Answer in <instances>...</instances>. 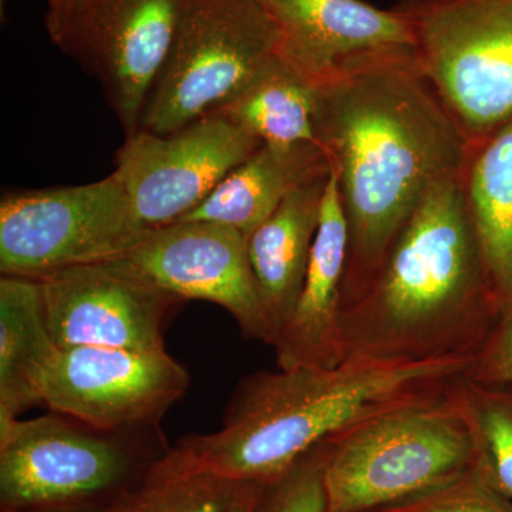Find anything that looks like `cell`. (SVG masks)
Returning <instances> with one entry per match:
<instances>
[{
	"mask_svg": "<svg viewBox=\"0 0 512 512\" xmlns=\"http://www.w3.org/2000/svg\"><path fill=\"white\" fill-rule=\"evenodd\" d=\"M316 87V144L348 228L342 311L373 281L426 192L466 171L473 144L416 49L360 60Z\"/></svg>",
	"mask_w": 512,
	"mask_h": 512,
	"instance_id": "cell-1",
	"label": "cell"
},
{
	"mask_svg": "<svg viewBox=\"0 0 512 512\" xmlns=\"http://www.w3.org/2000/svg\"><path fill=\"white\" fill-rule=\"evenodd\" d=\"M464 173L426 192L373 281L340 311L342 363L474 360L503 319Z\"/></svg>",
	"mask_w": 512,
	"mask_h": 512,
	"instance_id": "cell-2",
	"label": "cell"
},
{
	"mask_svg": "<svg viewBox=\"0 0 512 512\" xmlns=\"http://www.w3.org/2000/svg\"><path fill=\"white\" fill-rule=\"evenodd\" d=\"M471 363L343 362L254 373L235 389L220 430L191 434L177 447L210 473L265 485L340 431L447 393Z\"/></svg>",
	"mask_w": 512,
	"mask_h": 512,
	"instance_id": "cell-3",
	"label": "cell"
},
{
	"mask_svg": "<svg viewBox=\"0 0 512 512\" xmlns=\"http://www.w3.org/2000/svg\"><path fill=\"white\" fill-rule=\"evenodd\" d=\"M454 386L330 437L329 512H375L450 483L476 466V443Z\"/></svg>",
	"mask_w": 512,
	"mask_h": 512,
	"instance_id": "cell-4",
	"label": "cell"
},
{
	"mask_svg": "<svg viewBox=\"0 0 512 512\" xmlns=\"http://www.w3.org/2000/svg\"><path fill=\"white\" fill-rule=\"evenodd\" d=\"M394 8L473 147L512 120V0H400Z\"/></svg>",
	"mask_w": 512,
	"mask_h": 512,
	"instance_id": "cell-5",
	"label": "cell"
},
{
	"mask_svg": "<svg viewBox=\"0 0 512 512\" xmlns=\"http://www.w3.org/2000/svg\"><path fill=\"white\" fill-rule=\"evenodd\" d=\"M278 42V23L259 0H188L138 130L170 134L214 113L275 55Z\"/></svg>",
	"mask_w": 512,
	"mask_h": 512,
	"instance_id": "cell-6",
	"label": "cell"
},
{
	"mask_svg": "<svg viewBox=\"0 0 512 512\" xmlns=\"http://www.w3.org/2000/svg\"><path fill=\"white\" fill-rule=\"evenodd\" d=\"M148 231L114 173L76 187L8 192L0 202V272L37 279L110 261Z\"/></svg>",
	"mask_w": 512,
	"mask_h": 512,
	"instance_id": "cell-7",
	"label": "cell"
},
{
	"mask_svg": "<svg viewBox=\"0 0 512 512\" xmlns=\"http://www.w3.org/2000/svg\"><path fill=\"white\" fill-rule=\"evenodd\" d=\"M188 0H66L47 12L57 47L96 77L126 136L136 133Z\"/></svg>",
	"mask_w": 512,
	"mask_h": 512,
	"instance_id": "cell-8",
	"label": "cell"
},
{
	"mask_svg": "<svg viewBox=\"0 0 512 512\" xmlns=\"http://www.w3.org/2000/svg\"><path fill=\"white\" fill-rule=\"evenodd\" d=\"M262 141L212 113L170 134L138 130L116 156V177L137 220L156 229L187 217Z\"/></svg>",
	"mask_w": 512,
	"mask_h": 512,
	"instance_id": "cell-9",
	"label": "cell"
},
{
	"mask_svg": "<svg viewBox=\"0 0 512 512\" xmlns=\"http://www.w3.org/2000/svg\"><path fill=\"white\" fill-rule=\"evenodd\" d=\"M190 387V375L167 352L59 349L40 380V397L53 412L90 429L154 426Z\"/></svg>",
	"mask_w": 512,
	"mask_h": 512,
	"instance_id": "cell-10",
	"label": "cell"
},
{
	"mask_svg": "<svg viewBox=\"0 0 512 512\" xmlns=\"http://www.w3.org/2000/svg\"><path fill=\"white\" fill-rule=\"evenodd\" d=\"M130 466L126 448L82 423L16 420L0 434V503L3 512L84 505L119 487Z\"/></svg>",
	"mask_w": 512,
	"mask_h": 512,
	"instance_id": "cell-11",
	"label": "cell"
},
{
	"mask_svg": "<svg viewBox=\"0 0 512 512\" xmlns=\"http://www.w3.org/2000/svg\"><path fill=\"white\" fill-rule=\"evenodd\" d=\"M123 264L177 299L217 303L237 320L245 338L274 345L248 254V237L207 221H178L151 229Z\"/></svg>",
	"mask_w": 512,
	"mask_h": 512,
	"instance_id": "cell-12",
	"label": "cell"
},
{
	"mask_svg": "<svg viewBox=\"0 0 512 512\" xmlns=\"http://www.w3.org/2000/svg\"><path fill=\"white\" fill-rule=\"evenodd\" d=\"M37 281L57 348L167 352L163 322L180 299L120 259L70 266Z\"/></svg>",
	"mask_w": 512,
	"mask_h": 512,
	"instance_id": "cell-13",
	"label": "cell"
},
{
	"mask_svg": "<svg viewBox=\"0 0 512 512\" xmlns=\"http://www.w3.org/2000/svg\"><path fill=\"white\" fill-rule=\"evenodd\" d=\"M278 23L276 53L315 86L350 64L416 49L412 26L396 8L365 0H271Z\"/></svg>",
	"mask_w": 512,
	"mask_h": 512,
	"instance_id": "cell-14",
	"label": "cell"
},
{
	"mask_svg": "<svg viewBox=\"0 0 512 512\" xmlns=\"http://www.w3.org/2000/svg\"><path fill=\"white\" fill-rule=\"evenodd\" d=\"M348 255V228L330 170L301 295L275 340L279 369L335 367L342 363L340 303Z\"/></svg>",
	"mask_w": 512,
	"mask_h": 512,
	"instance_id": "cell-15",
	"label": "cell"
},
{
	"mask_svg": "<svg viewBox=\"0 0 512 512\" xmlns=\"http://www.w3.org/2000/svg\"><path fill=\"white\" fill-rule=\"evenodd\" d=\"M329 174L313 175L296 187L248 238L249 261L274 345L301 295Z\"/></svg>",
	"mask_w": 512,
	"mask_h": 512,
	"instance_id": "cell-16",
	"label": "cell"
},
{
	"mask_svg": "<svg viewBox=\"0 0 512 512\" xmlns=\"http://www.w3.org/2000/svg\"><path fill=\"white\" fill-rule=\"evenodd\" d=\"M329 170L318 144H262L181 221L215 222L249 238L296 187Z\"/></svg>",
	"mask_w": 512,
	"mask_h": 512,
	"instance_id": "cell-17",
	"label": "cell"
},
{
	"mask_svg": "<svg viewBox=\"0 0 512 512\" xmlns=\"http://www.w3.org/2000/svg\"><path fill=\"white\" fill-rule=\"evenodd\" d=\"M59 352L35 278L0 279V434L42 402L40 380Z\"/></svg>",
	"mask_w": 512,
	"mask_h": 512,
	"instance_id": "cell-18",
	"label": "cell"
},
{
	"mask_svg": "<svg viewBox=\"0 0 512 512\" xmlns=\"http://www.w3.org/2000/svg\"><path fill=\"white\" fill-rule=\"evenodd\" d=\"M464 187L503 316H512V120L473 147Z\"/></svg>",
	"mask_w": 512,
	"mask_h": 512,
	"instance_id": "cell-19",
	"label": "cell"
},
{
	"mask_svg": "<svg viewBox=\"0 0 512 512\" xmlns=\"http://www.w3.org/2000/svg\"><path fill=\"white\" fill-rule=\"evenodd\" d=\"M316 94L318 87L275 53L214 113L264 144H316Z\"/></svg>",
	"mask_w": 512,
	"mask_h": 512,
	"instance_id": "cell-20",
	"label": "cell"
},
{
	"mask_svg": "<svg viewBox=\"0 0 512 512\" xmlns=\"http://www.w3.org/2000/svg\"><path fill=\"white\" fill-rule=\"evenodd\" d=\"M245 485L204 470L175 447L143 483L121 491L106 512H229Z\"/></svg>",
	"mask_w": 512,
	"mask_h": 512,
	"instance_id": "cell-21",
	"label": "cell"
},
{
	"mask_svg": "<svg viewBox=\"0 0 512 512\" xmlns=\"http://www.w3.org/2000/svg\"><path fill=\"white\" fill-rule=\"evenodd\" d=\"M477 448V464L512 501V386L464 376L453 389Z\"/></svg>",
	"mask_w": 512,
	"mask_h": 512,
	"instance_id": "cell-22",
	"label": "cell"
},
{
	"mask_svg": "<svg viewBox=\"0 0 512 512\" xmlns=\"http://www.w3.org/2000/svg\"><path fill=\"white\" fill-rule=\"evenodd\" d=\"M326 458L328 440L306 453L281 477L259 485L252 512H329Z\"/></svg>",
	"mask_w": 512,
	"mask_h": 512,
	"instance_id": "cell-23",
	"label": "cell"
},
{
	"mask_svg": "<svg viewBox=\"0 0 512 512\" xmlns=\"http://www.w3.org/2000/svg\"><path fill=\"white\" fill-rule=\"evenodd\" d=\"M375 512H512V501L476 464L450 483Z\"/></svg>",
	"mask_w": 512,
	"mask_h": 512,
	"instance_id": "cell-24",
	"label": "cell"
},
{
	"mask_svg": "<svg viewBox=\"0 0 512 512\" xmlns=\"http://www.w3.org/2000/svg\"><path fill=\"white\" fill-rule=\"evenodd\" d=\"M485 384L512 386V316H503L466 375Z\"/></svg>",
	"mask_w": 512,
	"mask_h": 512,
	"instance_id": "cell-25",
	"label": "cell"
},
{
	"mask_svg": "<svg viewBox=\"0 0 512 512\" xmlns=\"http://www.w3.org/2000/svg\"><path fill=\"white\" fill-rule=\"evenodd\" d=\"M259 485L247 484L242 488L237 501L232 505L229 512H252L254 508L256 495H258Z\"/></svg>",
	"mask_w": 512,
	"mask_h": 512,
	"instance_id": "cell-26",
	"label": "cell"
},
{
	"mask_svg": "<svg viewBox=\"0 0 512 512\" xmlns=\"http://www.w3.org/2000/svg\"><path fill=\"white\" fill-rule=\"evenodd\" d=\"M20 512H106V510H92L89 505H74V507L45 508V510H30Z\"/></svg>",
	"mask_w": 512,
	"mask_h": 512,
	"instance_id": "cell-27",
	"label": "cell"
},
{
	"mask_svg": "<svg viewBox=\"0 0 512 512\" xmlns=\"http://www.w3.org/2000/svg\"><path fill=\"white\" fill-rule=\"evenodd\" d=\"M64 2H66V0H55L52 5L47 6V12H53V10L59 9Z\"/></svg>",
	"mask_w": 512,
	"mask_h": 512,
	"instance_id": "cell-28",
	"label": "cell"
},
{
	"mask_svg": "<svg viewBox=\"0 0 512 512\" xmlns=\"http://www.w3.org/2000/svg\"><path fill=\"white\" fill-rule=\"evenodd\" d=\"M259 2H261L262 5H265L266 8L269 9V3H271V0H259Z\"/></svg>",
	"mask_w": 512,
	"mask_h": 512,
	"instance_id": "cell-29",
	"label": "cell"
},
{
	"mask_svg": "<svg viewBox=\"0 0 512 512\" xmlns=\"http://www.w3.org/2000/svg\"><path fill=\"white\" fill-rule=\"evenodd\" d=\"M2 2H3V0H2ZM46 2H47V6H50V5H52L53 2H55V0H46Z\"/></svg>",
	"mask_w": 512,
	"mask_h": 512,
	"instance_id": "cell-30",
	"label": "cell"
}]
</instances>
